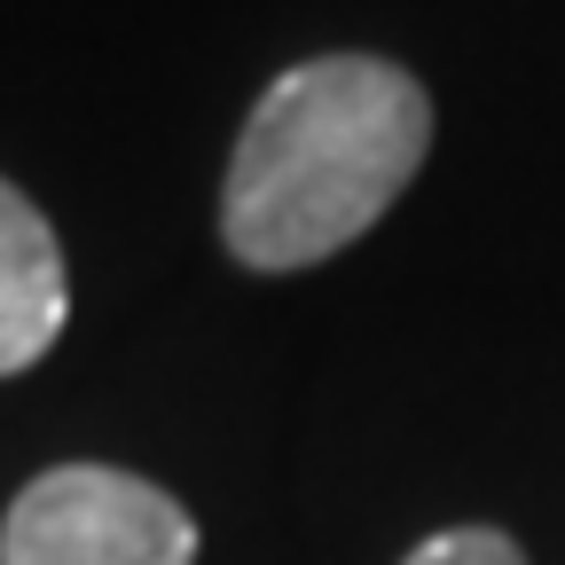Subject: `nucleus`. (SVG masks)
<instances>
[{"instance_id":"2","label":"nucleus","mask_w":565,"mask_h":565,"mask_svg":"<svg viewBox=\"0 0 565 565\" xmlns=\"http://www.w3.org/2000/svg\"><path fill=\"white\" fill-rule=\"evenodd\" d=\"M0 565H196V519L134 471L55 463L9 503Z\"/></svg>"},{"instance_id":"1","label":"nucleus","mask_w":565,"mask_h":565,"mask_svg":"<svg viewBox=\"0 0 565 565\" xmlns=\"http://www.w3.org/2000/svg\"><path fill=\"white\" fill-rule=\"evenodd\" d=\"M424 150H433V95L401 63L385 55L291 63L236 134L221 236L259 275L315 267L385 221L393 196L416 181Z\"/></svg>"},{"instance_id":"3","label":"nucleus","mask_w":565,"mask_h":565,"mask_svg":"<svg viewBox=\"0 0 565 565\" xmlns=\"http://www.w3.org/2000/svg\"><path fill=\"white\" fill-rule=\"evenodd\" d=\"M63 322H71L63 244L47 228V212L17 181H0V377L32 370L63 338Z\"/></svg>"},{"instance_id":"4","label":"nucleus","mask_w":565,"mask_h":565,"mask_svg":"<svg viewBox=\"0 0 565 565\" xmlns=\"http://www.w3.org/2000/svg\"><path fill=\"white\" fill-rule=\"evenodd\" d=\"M401 565H526L511 534H494V526H448L433 542H416Z\"/></svg>"}]
</instances>
